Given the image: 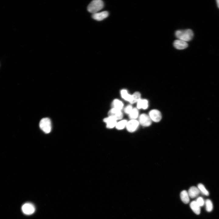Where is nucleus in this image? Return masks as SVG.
<instances>
[{"instance_id": "6e6552de", "label": "nucleus", "mask_w": 219, "mask_h": 219, "mask_svg": "<svg viewBox=\"0 0 219 219\" xmlns=\"http://www.w3.org/2000/svg\"><path fill=\"white\" fill-rule=\"evenodd\" d=\"M109 116H113L116 120L120 119L123 116V114L121 110L113 108L109 110L108 113Z\"/></svg>"}, {"instance_id": "423d86ee", "label": "nucleus", "mask_w": 219, "mask_h": 219, "mask_svg": "<svg viewBox=\"0 0 219 219\" xmlns=\"http://www.w3.org/2000/svg\"><path fill=\"white\" fill-rule=\"evenodd\" d=\"M22 209L24 214L30 215L34 213L35 209L32 204L30 203H24L22 206Z\"/></svg>"}, {"instance_id": "aec40b11", "label": "nucleus", "mask_w": 219, "mask_h": 219, "mask_svg": "<svg viewBox=\"0 0 219 219\" xmlns=\"http://www.w3.org/2000/svg\"><path fill=\"white\" fill-rule=\"evenodd\" d=\"M197 187L199 189L200 192L206 196L209 195V193L206 189L204 186L201 183H199Z\"/></svg>"}, {"instance_id": "b1692460", "label": "nucleus", "mask_w": 219, "mask_h": 219, "mask_svg": "<svg viewBox=\"0 0 219 219\" xmlns=\"http://www.w3.org/2000/svg\"><path fill=\"white\" fill-rule=\"evenodd\" d=\"M132 109V106L131 105H128L125 108L124 112L125 113L129 114Z\"/></svg>"}, {"instance_id": "5701e85b", "label": "nucleus", "mask_w": 219, "mask_h": 219, "mask_svg": "<svg viewBox=\"0 0 219 219\" xmlns=\"http://www.w3.org/2000/svg\"><path fill=\"white\" fill-rule=\"evenodd\" d=\"M196 201L200 207L203 206L205 204V201L203 198L201 197H198Z\"/></svg>"}, {"instance_id": "393cba45", "label": "nucleus", "mask_w": 219, "mask_h": 219, "mask_svg": "<svg viewBox=\"0 0 219 219\" xmlns=\"http://www.w3.org/2000/svg\"><path fill=\"white\" fill-rule=\"evenodd\" d=\"M216 2L217 6L219 8V0H217Z\"/></svg>"}, {"instance_id": "dca6fc26", "label": "nucleus", "mask_w": 219, "mask_h": 219, "mask_svg": "<svg viewBox=\"0 0 219 219\" xmlns=\"http://www.w3.org/2000/svg\"><path fill=\"white\" fill-rule=\"evenodd\" d=\"M121 95L122 97L125 100L129 102L130 103L132 100V95L128 93L127 90L123 89L121 91Z\"/></svg>"}, {"instance_id": "4be33fe9", "label": "nucleus", "mask_w": 219, "mask_h": 219, "mask_svg": "<svg viewBox=\"0 0 219 219\" xmlns=\"http://www.w3.org/2000/svg\"><path fill=\"white\" fill-rule=\"evenodd\" d=\"M127 121L126 120H122L116 123V127L118 130L123 129L126 126Z\"/></svg>"}, {"instance_id": "f3484780", "label": "nucleus", "mask_w": 219, "mask_h": 219, "mask_svg": "<svg viewBox=\"0 0 219 219\" xmlns=\"http://www.w3.org/2000/svg\"><path fill=\"white\" fill-rule=\"evenodd\" d=\"M112 105L113 108L121 110L123 106V104L120 100L117 99H114L112 103Z\"/></svg>"}, {"instance_id": "a211bd4d", "label": "nucleus", "mask_w": 219, "mask_h": 219, "mask_svg": "<svg viewBox=\"0 0 219 219\" xmlns=\"http://www.w3.org/2000/svg\"><path fill=\"white\" fill-rule=\"evenodd\" d=\"M138 113L137 109L136 108H133L129 114V117L131 120H135L138 117Z\"/></svg>"}, {"instance_id": "9b49d317", "label": "nucleus", "mask_w": 219, "mask_h": 219, "mask_svg": "<svg viewBox=\"0 0 219 219\" xmlns=\"http://www.w3.org/2000/svg\"><path fill=\"white\" fill-rule=\"evenodd\" d=\"M173 46L176 49L182 50L186 48L188 46V44L186 41L180 40H177L174 41Z\"/></svg>"}, {"instance_id": "9d476101", "label": "nucleus", "mask_w": 219, "mask_h": 219, "mask_svg": "<svg viewBox=\"0 0 219 219\" xmlns=\"http://www.w3.org/2000/svg\"><path fill=\"white\" fill-rule=\"evenodd\" d=\"M116 120L113 116H109L103 120L106 123L107 127L109 128H112L116 126L117 123Z\"/></svg>"}, {"instance_id": "0eeeda50", "label": "nucleus", "mask_w": 219, "mask_h": 219, "mask_svg": "<svg viewBox=\"0 0 219 219\" xmlns=\"http://www.w3.org/2000/svg\"><path fill=\"white\" fill-rule=\"evenodd\" d=\"M139 124V121L137 120H131L127 123L126 126L127 129L129 132H134L137 129Z\"/></svg>"}, {"instance_id": "412c9836", "label": "nucleus", "mask_w": 219, "mask_h": 219, "mask_svg": "<svg viewBox=\"0 0 219 219\" xmlns=\"http://www.w3.org/2000/svg\"><path fill=\"white\" fill-rule=\"evenodd\" d=\"M132 100L131 103L133 104L137 102L141 99V95L139 92H134L132 95Z\"/></svg>"}, {"instance_id": "4468645a", "label": "nucleus", "mask_w": 219, "mask_h": 219, "mask_svg": "<svg viewBox=\"0 0 219 219\" xmlns=\"http://www.w3.org/2000/svg\"><path fill=\"white\" fill-rule=\"evenodd\" d=\"M181 199L182 202L185 204H187L189 201V196L188 192L185 190L182 191L180 194Z\"/></svg>"}, {"instance_id": "ddd939ff", "label": "nucleus", "mask_w": 219, "mask_h": 219, "mask_svg": "<svg viewBox=\"0 0 219 219\" xmlns=\"http://www.w3.org/2000/svg\"><path fill=\"white\" fill-rule=\"evenodd\" d=\"M190 206L193 212L196 214H199L200 213V207L196 201L191 202Z\"/></svg>"}, {"instance_id": "1a4fd4ad", "label": "nucleus", "mask_w": 219, "mask_h": 219, "mask_svg": "<svg viewBox=\"0 0 219 219\" xmlns=\"http://www.w3.org/2000/svg\"><path fill=\"white\" fill-rule=\"evenodd\" d=\"M108 15V12L106 11H104L93 13L92 15V17L95 20L100 21L107 18Z\"/></svg>"}, {"instance_id": "20e7f679", "label": "nucleus", "mask_w": 219, "mask_h": 219, "mask_svg": "<svg viewBox=\"0 0 219 219\" xmlns=\"http://www.w3.org/2000/svg\"><path fill=\"white\" fill-rule=\"evenodd\" d=\"M149 116L151 120L155 122H159L162 118L161 113L156 109L151 110L149 112Z\"/></svg>"}, {"instance_id": "7ed1b4c3", "label": "nucleus", "mask_w": 219, "mask_h": 219, "mask_svg": "<svg viewBox=\"0 0 219 219\" xmlns=\"http://www.w3.org/2000/svg\"><path fill=\"white\" fill-rule=\"evenodd\" d=\"M39 126L40 129L45 133H50L51 130V124L50 119L48 118L42 119L40 121Z\"/></svg>"}, {"instance_id": "f03ea898", "label": "nucleus", "mask_w": 219, "mask_h": 219, "mask_svg": "<svg viewBox=\"0 0 219 219\" xmlns=\"http://www.w3.org/2000/svg\"><path fill=\"white\" fill-rule=\"evenodd\" d=\"M104 3L101 0H94L92 1L87 7V10L93 14L97 12L104 7Z\"/></svg>"}, {"instance_id": "39448f33", "label": "nucleus", "mask_w": 219, "mask_h": 219, "mask_svg": "<svg viewBox=\"0 0 219 219\" xmlns=\"http://www.w3.org/2000/svg\"><path fill=\"white\" fill-rule=\"evenodd\" d=\"M139 122L143 126L147 127L151 125L152 120L148 115L143 113L139 116Z\"/></svg>"}, {"instance_id": "2eb2a0df", "label": "nucleus", "mask_w": 219, "mask_h": 219, "mask_svg": "<svg viewBox=\"0 0 219 219\" xmlns=\"http://www.w3.org/2000/svg\"><path fill=\"white\" fill-rule=\"evenodd\" d=\"M148 106V102L145 99H140L137 102V107L138 109H146Z\"/></svg>"}, {"instance_id": "f257e3e1", "label": "nucleus", "mask_w": 219, "mask_h": 219, "mask_svg": "<svg viewBox=\"0 0 219 219\" xmlns=\"http://www.w3.org/2000/svg\"><path fill=\"white\" fill-rule=\"evenodd\" d=\"M176 37L185 41H189L191 40L193 36V31L190 29L185 30H179L175 32Z\"/></svg>"}, {"instance_id": "f8f14e48", "label": "nucleus", "mask_w": 219, "mask_h": 219, "mask_svg": "<svg viewBox=\"0 0 219 219\" xmlns=\"http://www.w3.org/2000/svg\"><path fill=\"white\" fill-rule=\"evenodd\" d=\"M188 193L189 197L193 198L197 197L200 192L198 187L193 186L189 189Z\"/></svg>"}, {"instance_id": "6ab92c4d", "label": "nucleus", "mask_w": 219, "mask_h": 219, "mask_svg": "<svg viewBox=\"0 0 219 219\" xmlns=\"http://www.w3.org/2000/svg\"><path fill=\"white\" fill-rule=\"evenodd\" d=\"M206 206V209L208 212H210L213 209V205L211 200L210 199H207L205 202Z\"/></svg>"}]
</instances>
